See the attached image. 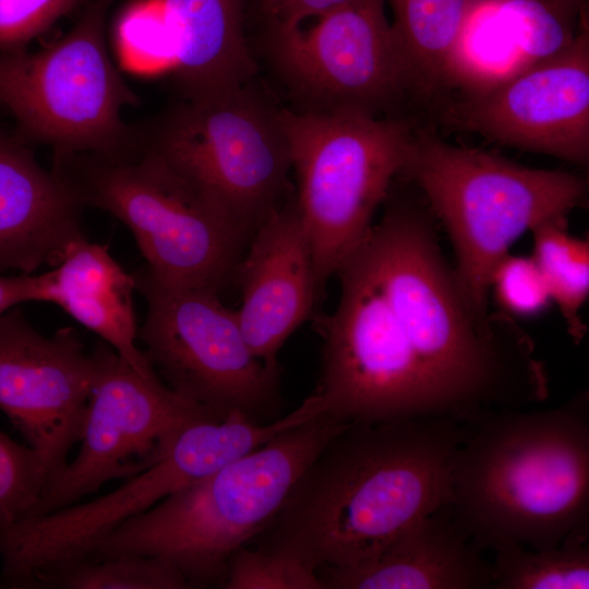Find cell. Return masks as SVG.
<instances>
[{
  "label": "cell",
  "instance_id": "6da1fadb",
  "mask_svg": "<svg viewBox=\"0 0 589 589\" xmlns=\"http://www.w3.org/2000/svg\"><path fill=\"white\" fill-rule=\"evenodd\" d=\"M457 418L349 422L316 454L255 548L315 569L365 561L449 502Z\"/></svg>",
  "mask_w": 589,
  "mask_h": 589
},
{
  "label": "cell",
  "instance_id": "7a4b0ae2",
  "mask_svg": "<svg viewBox=\"0 0 589 589\" xmlns=\"http://www.w3.org/2000/svg\"><path fill=\"white\" fill-rule=\"evenodd\" d=\"M465 421L447 505L479 546L545 549L589 536L587 394L551 409H489Z\"/></svg>",
  "mask_w": 589,
  "mask_h": 589
},
{
  "label": "cell",
  "instance_id": "3957f363",
  "mask_svg": "<svg viewBox=\"0 0 589 589\" xmlns=\"http://www.w3.org/2000/svg\"><path fill=\"white\" fill-rule=\"evenodd\" d=\"M366 243L386 294L446 417L521 408L548 393L529 344L481 325L424 212L392 203Z\"/></svg>",
  "mask_w": 589,
  "mask_h": 589
},
{
  "label": "cell",
  "instance_id": "277c9868",
  "mask_svg": "<svg viewBox=\"0 0 589 589\" xmlns=\"http://www.w3.org/2000/svg\"><path fill=\"white\" fill-rule=\"evenodd\" d=\"M348 423L323 411L281 432L124 520L80 558L157 557L191 588L223 585L232 554L272 521L308 465Z\"/></svg>",
  "mask_w": 589,
  "mask_h": 589
},
{
  "label": "cell",
  "instance_id": "5b68a950",
  "mask_svg": "<svg viewBox=\"0 0 589 589\" xmlns=\"http://www.w3.org/2000/svg\"><path fill=\"white\" fill-rule=\"evenodd\" d=\"M426 196L452 241L458 287L477 321L491 327L488 297L509 247L539 224L566 217L586 199L580 177L529 168L490 152L414 130L402 171Z\"/></svg>",
  "mask_w": 589,
  "mask_h": 589
},
{
  "label": "cell",
  "instance_id": "8992f818",
  "mask_svg": "<svg viewBox=\"0 0 589 589\" xmlns=\"http://www.w3.org/2000/svg\"><path fill=\"white\" fill-rule=\"evenodd\" d=\"M51 169L85 207L129 228L157 279L218 292L233 280L252 236L155 154L134 145L76 153L53 157Z\"/></svg>",
  "mask_w": 589,
  "mask_h": 589
},
{
  "label": "cell",
  "instance_id": "52a82bcc",
  "mask_svg": "<svg viewBox=\"0 0 589 589\" xmlns=\"http://www.w3.org/2000/svg\"><path fill=\"white\" fill-rule=\"evenodd\" d=\"M280 116L322 298L328 279L369 236L416 129L406 119L359 113L281 109Z\"/></svg>",
  "mask_w": 589,
  "mask_h": 589
},
{
  "label": "cell",
  "instance_id": "ba28073f",
  "mask_svg": "<svg viewBox=\"0 0 589 589\" xmlns=\"http://www.w3.org/2000/svg\"><path fill=\"white\" fill-rule=\"evenodd\" d=\"M280 111L248 84L131 124V144L163 159L252 236L286 195L291 161Z\"/></svg>",
  "mask_w": 589,
  "mask_h": 589
},
{
  "label": "cell",
  "instance_id": "9c48e42d",
  "mask_svg": "<svg viewBox=\"0 0 589 589\" xmlns=\"http://www.w3.org/2000/svg\"><path fill=\"white\" fill-rule=\"evenodd\" d=\"M112 1L95 0L68 34L39 51L0 52V106L25 141L46 145L53 157L111 154L130 144L121 112L139 98L107 48Z\"/></svg>",
  "mask_w": 589,
  "mask_h": 589
},
{
  "label": "cell",
  "instance_id": "30bf717a",
  "mask_svg": "<svg viewBox=\"0 0 589 589\" xmlns=\"http://www.w3.org/2000/svg\"><path fill=\"white\" fill-rule=\"evenodd\" d=\"M336 275V310L314 317L323 338L315 394L324 411L345 422L446 417L386 298L366 239Z\"/></svg>",
  "mask_w": 589,
  "mask_h": 589
},
{
  "label": "cell",
  "instance_id": "8fae6325",
  "mask_svg": "<svg viewBox=\"0 0 589 589\" xmlns=\"http://www.w3.org/2000/svg\"><path fill=\"white\" fill-rule=\"evenodd\" d=\"M133 277L147 302L137 336L159 377L216 420L232 412L275 420L278 366L252 352L236 311L223 304L219 292L161 281L145 267Z\"/></svg>",
  "mask_w": 589,
  "mask_h": 589
},
{
  "label": "cell",
  "instance_id": "7c38bea8",
  "mask_svg": "<svg viewBox=\"0 0 589 589\" xmlns=\"http://www.w3.org/2000/svg\"><path fill=\"white\" fill-rule=\"evenodd\" d=\"M94 350L97 373L80 448L48 482L31 518L73 505L108 481L139 474L161 459L187 425L214 419L172 390L155 370L136 371L105 341Z\"/></svg>",
  "mask_w": 589,
  "mask_h": 589
},
{
  "label": "cell",
  "instance_id": "4fadbf2b",
  "mask_svg": "<svg viewBox=\"0 0 589 589\" xmlns=\"http://www.w3.org/2000/svg\"><path fill=\"white\" fill-rule=\"evenodd\" d=\"M386 0H359L309 26L268 28L269 56L298 111L380 117L406 93L409 79Z\"/></svg>",
  "mask_w": 589,
  "mask_h": 589
},
{
  "label": "cell",
  "instance_id": "5bb4252c",
  "mask_svg": "<svg viewBox=\"0 0 589 589\" xmlns=\"http://www.w3.org/2000/svg\"><path fill=\"white\" fill-rule=\"evenodd\" d=\"M96 373L95 350L73 328L48 337L19 310L0 316V409L44 458L49 481L81 437Z\"/></svg>",
  "mask_w": 589,
  "mask_h": 589
},
{
  "label": "cell",
  "instance_id": "9a60e30c",
  "mask_svg": "<svg viewBox=\"0 0 589 589\" xmlns=\"http://www.w3.org/2000/svg\"><path fill=\"white\" fill-rule=\"evenodd\" d=\"M448 124L498 144L577 165L589 159V19L564 50L444 113Z\"/></svg>",
  "mask_w": 589,
  "mask_h": 589
},
{
  "label": "cell",
  "instance_id": "2e32d148",
  "mask_svg": "<svg viewBox=\"0 0 589 589\" xmlns=\"http://www.w3.org/2000/svg\"><path fill=\"white\" fill-rule=\"evenodd\" d=\"M586 16L569 0H468L441 89L489 93L567 48Z\"/></svg>",
  "mask_w": 589,
  "mask_h": 589
},
{
  "label": "cell",
  "instance_id": "e0dca14e",
  "mask_svg": "<svg viewBox=\"0 0 589 589\" xmlns=\"http://www.w3.org/2000/svg\"><path fill=\"white\" fill-rule=\"evenodd\" d=\"M241 291L236 310L243 336L264 363L312 316L321 300L308 231L294 199L284 201L252 235L235 278Z\"/></svg>",
  "mask_w": 589,
  "mask_h": 589
},
{
  "label": "cell",
  "instance_id": "ac0fdd59",
  "mask_svg": "<svg viewBox=\"0 0 589 589\" xmlns=\"http://www.w3.org/2000/svg\"><path fill=\"white\" fill-rule=\"evenodd\" d=\"M84 208L57 171L38 164L27 141L0 128V272L57 265L86 239Z\"/></svg>",
  "mask_w": 589,
  "mask_h": 589
},
{
  "label": "cell",
  "instance_id": "d6986e66",
  "mask_svg": "<svg viewBox=\"0 0 589 589\" xmlns=\"http://www.w3.org/2000/svg\"><path fill=\"white\" fill-rule=\"evenodd\" d=\"M483 551L444 505L374 556L317 573L325 589H491Z\"/></svg>",
  "mask_w": 589,
  "mask_h": 589
},
{
  "label": "cell",
  "instance_id": "ffe728a7",
  "mask_svg": "<svg viewBox=\"0 0 589 589\" xmlns=\"http://www.w3.org/2000/svg\"><path fill=\"white\" fill-rule=\"evenodd\" d=\"M53 268L31 275V301L53 303L98 335L136 371H154L136 345L135 280L107 245L83 239L72 243Z\"/></svg>",
  "mask_w": 589,
  "mask_h": 589
},
{
  "label": "cell",
  "instance_id": "44dd1931",
  "mask_svg": "<svg viewBox=\"0 0 589 589\" xmlns=\"http://www.w3.org/2000/svg\"><path fill=\"white\" fill-rule=\"evenodd\" d=\"M152 1L168 35L181 100H211L251 82L255 64L243 34L244 0Z\"/></svg>",
  "mask_w": 589,
  "mask_h": 589
},
{
  "label": "cell",
  "instance_id": "7402d4cb",
  "mask_svg": "<svg viewBox=\"0 0 589 589\" xmlns=\"http://www.w3.org/2000/svg\"><path fill=\"white\" fill-rule=\"evenodd\" d=\"M386 2L393 10L392 29L406 64L410 93L435 95L468 0Z\"/></svg>",
  "mask_w": 589,
  "mask_h": 589
},
{
  "label": "cell",
  "instance_id": "603a6c76",
  "mask_svg": "<svg viewBox=\"0 0 589 589\" xmlns=\"http://www.w3.org/2000/svg\"><path fill=\"white\" fill-rule=\"evenodd\" d=\"M492 551L491 589L589 588L588 536H572L545 549L513 544Z\"/></svg>",
  "mask_w": 589,
  "mask_h": 589
},
{
  "label": "cell",
  "instance_id": "cb8c5ba5",
  "mask_svg": "<svg viewBox=\"0 0 589 589\" xmlns=\"http://www.w3.org/2000/svg\"><path fill=\"white\" fill-rule=\"evenodd\" d=\"M566 224V217H560L543 221L531 230L532 259L568 332L579 339L585 333L579 312L589 290V244L569 235Z\"/></svg>",
  "mask_w": 589,
  "mask_h": 589
},
{
  "label": "cell",
  "instance_id": "d4e9b609",
  "mask_svg": "<svg viewBox=\"0 0 589 589\" xmlns=\"http://www.w3.org/2000/svg\"><path fill=\"white\" fill-rule=\"evenodd\" d=\"M185 589L188 580L166 561L121 556L99 561L67 560L47 565L27 589Z\"/></svg>",
  "mask_w": 589,
  "mask_h": 589
},
{
  "label": "cell",
  "instance_id": "484cf974",
  "mask_svg": "<svg viewBox=\"0 0 589 589\" xmlns=\"http://www.w3.org/2000/svg\"><path fill=\"white\" fill-rule=\"evenodd\" d=\"M48 481L40 454L0 431V528L31 518Z\"/></svg>",
  "mask_w": 589,
  "mask_h": 589
},
{
  "label": "cell",
  "instance_id": "4316f807",
  "mask_svg": "<svg viewBox=\"0 0 589 589\" xmlns=\"http://www.w3.org/2000/svg\"><path fill=\"white\" fill-rule=\"evenodd\" d=\"M226 589H325L317 569L289 554L239 549L229 560Z\"/></svg>",
  "mask_w": 589,
  "mask_h": 589
},
{
  "label": "cell",
  "instance_id": "83f0119b",
  "mask_svg": "<svg viewBox=\"0 0 589 589\" xmlns=\"http://www.w3.org/2000/svg\"><path fill=\"white\" fill-rule=\"evenodd\" d=\"M113 38L128 61L145 69H171L170 43L152 0H128L116 15Z\"/></svg>",
  "mask_w": 589,
  "mask_h": 589
},
{
  "label": "cell",
  "instance_id": "f1b7e54d",
  "mask_svg": "<svg viewBox=\"0 0 589 589\" xmlns=\"http://www.w3.org/2000/svg\"><path fill=\"white\" fill-rule=\"evenodd\" d=\"M491 288L504 311L519 316L541 312L551 300L532 256L507 254L494 269Z\"/></svg>",
  "mask_w": 589,
  "mask_h": 589
},
{
  "label": "cell",
  "instance_id": "f546056e",
  "mask_svg": "<svg viewBox=\"0 0 589 589\" xmlns=\"http://www.w3.org/2000/svg\"><path fill=\"white\" fill-rule=\"evenodd\" d=\"M82 0H0V52L24 50Z\"/></svg>",
  "mask_w": 589,
  "mask_h": 589
},
{
  "label": "cell",
  "instance_id": "4dcf8cb0",
  "mask_svg": "<svg viewBox=\"0 0 589 589\" xmlns=\"http://www.w3.org/2000/svg\"><path fill=\"white\" fill-rule=\"evenodd\" d=\"M359 0H259L269 27L293 26Z\"/></svg>",
  "mask_w": 589,
  "mask_h": 589
},
{
  "label": "cell",
  "instance_id": "1f68e13d",
  "mask_svg": "<svg viewBox=\"0 0 589 589\" xmlns=\"http://www.w3.org/2000/svg\"><path fill=\"white\" fill-rule=\"evenodd\" d=\"M574 3H576L577 5H580V7H588V0H569Z\"/></svg>",
  "mask_w": 589,
  "mask_h": 589
}]
</instances>
